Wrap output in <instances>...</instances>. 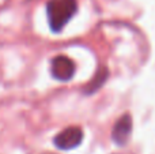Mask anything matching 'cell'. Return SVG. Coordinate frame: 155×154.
Wrapping results in <instances>:
<instances>
[{
    "label": "cell",
    "mask_w": 155,
    "mask_h": 154,
    "mask_svg": "<svg viewBox=\"0 0 155 154\" xmlns=\"http://www.w3.org/2000/svg\"><path fill=\"white\" fill-rule=\"evenodd\" d=\"M83 141V131L79 127H68L54 136V146L60 150H72Z\"/></svg>",
    "instance_id": "obj_3"
},
{
    "label": "cell",
    "mask_w": 155,
    "mask_h": 154,
    "mask_svg": "<svg viewBox=\"0 0 155 154\" xmlns=\"http://www.w3.org/2000/svg\"><path fill=\"white\" fill-rule=\"evenodd\" d=\"M76 0H49L46 3V15L52 32H60L76 14Z\"/></svg>",
    "instance_id": "obj_1"
},
{
    "label": "cell",
    "mask_w": 155,
    "mask_h": 154,
    "mask_svg": "<svg viewBox=\"0 0 155 154\" xmlns=\"http://www.w3.org/2000/svg\"><path fill=\"white\" fill-rule=\"evenodd\" d=\"M51 74L54 79L60 82H67L72 79L75 74V63L64 55L53 57L51 62Z\"/></svg>",
    "instance_id": "obj_2"
},
{
    "label": "cell",
    "mask_w": 155,
    "mask_h": 154,
    "mask_svg": "<svg viewBox=\"0 0 155 154\" xmlns=\"http://www.w3.org/2000/svg\"><path fill=\"white\" fill-rule=\"evenodd\" d=\"M132 134V117L131 115L125 113L116 122L112 130V141L117 146H124L128 143Z\"/></svg>",
    "instance_id": "obj_4"
},
{
    "label": "cell",
    "mask_w": 155,
    "mask_h": 154,
    "mask_svg": "<svg viewBox=\"0 0 155 154\" xmlns=\"http://www.w3.org/2000/svg\"><path fill=\"white\" fill-rule=\"evenodd\" d=\"M107 75H109V71H107L106 67H101V68H99L98 72H97L95 76L93 78V81H91L90 83L86 86V90H84L86 94H93V93H95L97 90L101 89V87L104 86V83L106 82Z\"/></svg>",
    "instance_id": "obj_5"
}]
</instances>
